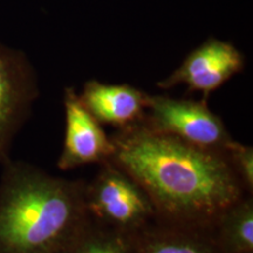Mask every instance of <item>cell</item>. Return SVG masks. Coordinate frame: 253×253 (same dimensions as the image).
<instances>
[{
	"label": "cell",
	"mask_w": 253,
	"mask_h": 253,
	"mask_svg": "<svg viewBox=\"0 0 253 253\" xmlns=\"http://www.w3.org/2000/svg\"><path fill=\"white\" fill-rule=\"evenodd\" d=\"M110 140V162L141 186L161 223L210 231L246 194L225 153L194 147L140 123L119 129Z\"/></svg>",
	"instance_id": "cell-1"
},
{
	"label": "cell",
	"mask_w": 253,
	"mask_h": 253,
	"mask_svg": "<svg viewBox=\"0 0 253 253\" xmlns=\"http://www.w3.org/2000/svg\"><path fill=\"white\" fill-rule=\"evenodd\" d=\"M148 94L129 84L88 81L79 99L101 125L125 129L143 120Z\"/></svg>",
	"instance_id": "cell-8"
},
{
	"label": "cell",
	"mask_w": 253,
	"mask_h": 253,
	"mask_svg": "<svg viewBox=\"0 0 253 253\" xmlns=\"http://www.w3.org/2000/svg\"><path fill=\"white\" fill-rule=\"evenodd\" d=\"M140 125L202 149L225 153L233 138L225 123L209 109L205 100L172 99L149 95Z\"/></svg>",
	"instance_id": "cell-4"
},
{
	"label": "cell",
	"mask_w": 253,
	"mask_h": 253,
	"mask_svg": "<svg viewBox=\"0 0 253 253\" xmlns=\"http://www.w3.org/2000/svg\"><path fill=\"white\" fill-rule=\"evenodd\" d=\"M251 253H253V252H251Z\"/></svg>",
	"instance_id": "cell-13"
},
{
	"label": "cell",
	"mask_w": 253,
	"mask_h": 253,
	"mask_svg": "<svg viewBox=\"0 0 253 253\" xmlns=\"http://www.w3.org/2000/svg\"><path fill=\"white\" fill-rule=\"evenodd\" d=\"M39 96L37 74L21 50L0 43V164L9 158L15 135Z\"/></svg>",
	"instance_id": "cell-5"
},
{
	"label": "cell",
	"mask_w": 253,
	"mask_h": 253,
	"mask_svg": "<svg viewBox=\"0 0 253 253\" xmlns=\"http://www.w3.org/2000/svg\"><path fill=\"white\" fill-rule=\"evenodd\" d=\"M137 253H223L209 231L153 220L135 236Z\"/></svg>",
	"instance_id": "cell-9"
},
{
	"label": "cell",
	"mask_w": 253,
	"mask_h": 253,
	"mask_svg": "<svg viewBox=\"0 0 253 253\" xmlns=\"http://www.w3.org/2000/svg\"><path fill=\"white\" fill-rule=\"evenodd\" d=\"M136 235L87 221L62 253H137Z\"/></svg>",
	"instance_id": "cell-11"
},
{
	"label": "cell",
	"mask_w": 253,
	"mask_h": 253,
	"mask_svg": "<svg viewBox=\"0 0 253 253\" xmlns=\"http://www.w3.org/2000/svg\"><path fill=\"white\" fill-rule=\"evenodd\" d=\"M244 63V56L232 43L210 38L192 50L182 65L157 86L170 89L183 84L188 91L203 93V100L207 101L212 91L242 72Z\"/></svg>",
	"instance_id": "cell-6"
},
{
	"label": "cell",
	"mask_w": 253,
	"mask_h": 253,
	"mask_svg": "<svg viewBox=\"0 0 253 253\" xmlns=\"http://www.w3.org/2000/svg\"><path fill=\"white\" fill-rule=\"evenodd\" d=\"M209 233L223 253L253 252V196L245 194L225 209Z\"/></svg>",
	"instance_id": "cell-10"
},
{
	"label": "cell",
	"mask_w": 253,
	"mask_h": 253,
	"mask_svg": "<svg viewBox=\"0 0 253 253\" xmlns=\"http://www.w3.org/2000/svg\"><path fill=\"white\" fill-rule=\"evenodd\" d=\"M84 179H66L24 161L2 163L0 253H62L89 220Z\"/></svg>",
	"instance_id": "cell-2"
},
{
	"label": "cell",
	"mask_w": 253,
	"mask_h": 253,
	"mask_svg": "<svg viewBox=\"0 0 253 253\" xmlns=\"http://www.w3.org/2000/svg\"><path fill=\"white\" fill-rule=\"evenodd\" d=\"M66 130L58 168L71 170L88 164H102L112 158L114 145L102 125L86 109L74 88L63 95Z\"/></svg>",
	"instance_id": "cell-7"
},
{
	"label": "cell",
	"mask_w": 253,
	"mask_h": 253,
	"mask_svg": "<svg viewBox=\"0 0 253 253\" xmlns=\"http://www.w3.org/2000/svg\"><path fill=\"white\" fill-rule=\"evenodd\" d=\"M84 203L90 219L131 235L155 219L153 204L141 186L110 161L100 164L94 178L86 182Z\"/></svg>",
	"instance_id": "cell-3"
},
{
	"label": "cell",
	"mask_w": 253,
	"mask_h": 253,
	"mask_svg": "<svg viewBox=\"0 0 253 253\" xmlns=\"http://www.w3.org/2000/svg\"><path fill=\"white\" fill-rule=\"evenodd\" d=\"M225 154L233 172L239 179L245 192L253 194V149L233 140L227 145Z\"/></svg>",
	"instance_id": "cell-12"
}]
</instances>
